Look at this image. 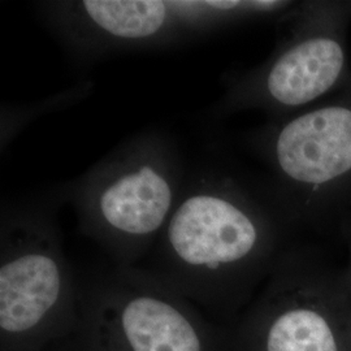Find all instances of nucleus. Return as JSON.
Masks as SVG:
<instances>
[{"label":"nucleus","instance_id":"f257e3e1","mask_svg":"<svg viewBox=\"0 0 351 351\" xmlns=\"http://www.w3.org/2000/svg\"><path fill=\"white\" fill-rule=\"evenodd\" d=\"M297 232L267 176L204 164L142 267L230 330Z\"/></svg>","mask_w":351,"mask_h":351},{"label":"nucleus","instance_id":"6e6552de","mask_svg":"<svg viewBox=\"0 0 351 351\" xmlns=\"http://www.w3.org/2000/svg\"><path fill=\"white\" fill-rule=\"evenodd\" d=\"M228 351H351L345 267L293 242L229 330Z\"/></svg>","mask_w":351,"mask_h":351},{"label":"nucleus","instance_id":"9d476101","mask_svg":"<svg viewBox=\"0 0 351 351\" xmlns=\"http://www.w3.org/2000/svg\"><path fill=\"white\" fill-rule=\"evenodd\" d=\"M339 233L342 239H345L346 247H348V263L345 265L346 276H348V284H349V293H350L351 303V213H348L339 223Z\"/></svg>","mask_w":351,"mask_h":351},{"label":"nucleus","instance_id":"7ed1b4c3","mask_svg":"<svg viewBox=\"0 0 351 351\" xmlns=\"http://www.w3.org/2000/svg\"><path fill=\"white\" fill-rule=\"evenodd\" d=\"M287 0H51L37 3L43 24L77 63L164 50L249 23L278 21Z\"/></svg>","mask_w":351,"mask_h":351},{"label":"nucleus","instance_id":"1a4fd4ad","mask_svg":"<svg viewBox=\"0 0 351 351\" xmlns=\"http://www.w3.org/2000/svg\"><path fill=\"white\" fill-rule=\"evenodd\" d=\"M94 90V84L90 81H84L73 88H68L56 95L50 97L45 101H34L30 104H14L1 110V151L5 150L13 138L25 128L29 123L38 119L42 114H47L56 108H65L66 106L75 104L81 98H86Z\"/></svg>","mask_w":351,"mask_h":351},{"label":"nucleus","instance_id":"39448f33","mask_svg":"<svg viewBox=\"0 0 351 351\" xmlns=\"http://www.w3.org/2000/svg\"><path fill=\"white\" fill-rule=\"evenodd\" d=\"M242 142L298 230H326L351 213V82L302 112L264 121Z\"/></svg>","mask_w":351,"mask_h":351},{"label":"nucleus","instance_id":"f03ea898","mask_svg":"<svg viewBox=\"0 0 351 351\" xmlns=\"http://www.w3.org/2000/svg\"><path fill=\"white\" fill-rule=\"evenodd\" d=\"M188 169L171 133L142 130L119 143L58 193L75 208L78 228L114 265L149 256L175 210Z\"/></svg>","mask_w":351,"mask_h":351},{"label":"nucleus","instance_id":"423d86ee","mask_svg":"<svg viewBox=\"0 0 351 351\" xmlns=\"http://www.w3.org/2000/svg\"><path fill=\"white\" fill-rule=\"evenodd\" d=\"M351 1H297L281 17L280 38L262 63L226 80L216 117L258 111L267 120L302 112L351 82Z\"/></svg>","mask_w":351,"mask_h":351},{"label":"nucleus","instance_id":"20e7f679","mask_svg":"<svg viewBox=\"0 0 351 351\" xmlns=\"http://www.w3.org/2000/svg\"><path fill=\"white\" fill-rule=\"evenodd\" d=\"M50 198L4 202L0 213V351H42L75 332L80 284Z\"/></svg>","mask_w":351,"mask_h":351},{"label":"nucleus","instance_id":"0eeeda50","mask_svg":"<svg viewBox=\"0 0 351 351\" xmlns=\"http://www.w3.org/2000/svg\"><path fill=\"white\" fill-rule=\"evenodd\" d=\"M72 351H228L229 330L142 265L80 284Z\"/></svg>","mask_w":351,"mask_h":351}]
</instances>
